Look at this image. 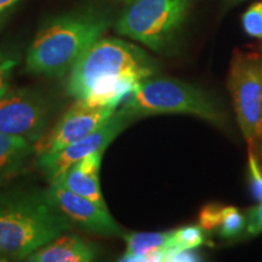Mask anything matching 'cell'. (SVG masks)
I'll return each instance as SVG.
<instances>
[{
  "mask_svg": "<svg viewBox=\"0 0 262 262\" xmlns=\"http://www.w3.org/2000/svg\"><path fill=\"white\" fill-rule=\"evenodd\" d=\"M156 72L157 62L142 49L120 39L101 38L72 67L67 94L91 106L117 108Z\"/></svg>",
  "mask_w": 262,
  "mask_h": 262,
  "instance_id": "1",
  "label": "cell"
},
{
  "mask_svg": "<svg viewBox=\"0 0 262 262\" xmlns=\"http://www.w3.org/2000/svg\"><path fill=\"white\" fill-rule=\"evenodd\" d=\"M112 24L108 12L84 9L49 21L28 49L26 71L31 74L61 78Z\"/></svg>",
  "mask_w": 262,
  "mask_h": 262,
  "instance_id": "2",
  "label": "cell"
},
{
  "mask_svg": "<svg viewBox=\"0 0 262 262\" xmlns=\"http://www.w3.org/2000/svg\"><path fill=\"white\" fill-rule=\"evenodd\" d=\"M72 227L45 192L0 194V256H26Z\"/></svg>",
  "mask_w": 262,
  "mask_h": 262,
  "instance_id": "3",
  "label": "cell"
},
{
  "mask_svg": "<svg viewBox=\"0 0 262 262\" xmlns=\"http://www.w3.org/2000/svg\"><path fill=\"white\" fill-rule=\"evenodd\" d=\"M120 110L134 119L158 114H189L219 127L227 126V117L214 98L194 85L170 78L140 81Z\"/></svg>",
  "mask_w": 262,
  "mask_h": 262,
  "instance_id": "4",
  "label": "cell"
},
{
  "mask_svg": "<svg viewBox=\"0 0 262 262\" xmlns=\"http://www.w3.org/2000/svg\"><path fill=\"white\" fill-rule=\"evenodd\" d=\"M116 31L160 52L170 45L188 17L192 0H127Z\"/></svg>",
  "mask_w": 262,
  "mask_h": 262,
  "instance_id": "5",
  "label": "cell"
},
{
  "mask_svg": "<svg viewBox=\"0 0 262 262\" xmlns=\"http://www.w3.org/2000/svg\"><path fill=\"white\" fill-rule=\"evenodd\" d=\"M227 88L249 150L262 158V55L235 50Z\"/></svg>",
  "mask_w": 262,
  "mask_h": 262,
  "instance_id": "6",
  "label": "cell"
},
{
  "mask_svg": "<svg viewBox=\"0 0 262 262\" xmlns=\"http://www.w3.org/2000/svg\"><path fill=\"white\" fill-rule=\"evenodd\" d=\"M48 103L29 89H9L0 96V133L31 142L42 139L48 123Z\"/></svg>",
  "mask_w": 262,
  "mask_h": 262,
  "instance_id": "7",
  "label": "cell"
},
{
  "mask_svg": "<svg viewBox=\"0 0 262 262\" xmlns=\"http://www.w3.org/2000/svg\"><path fill=\"white\" fill-rule=\"evenodd\" d=\"M133 120L135 119L127 116L124 111H116L107 122H104L102 125L97 127L88 136L66 146L64 148L54 153V155L39 156L37 163L38 166L51 181L52 179L63 172L66 169L70 168L78 160L85 158L91 153L104 152L107 146Z\"/></svg>",
  "mask_w": 262,
  "mask_h": 262,
  "instance_id": "8",
  "label": "cell"
},
{
  "mask_svg": "<svg viewBox=\"0 0 262 262\" xmlns=\"http://www.w3.org/2000/svg\"><path fill=\"white\" fill-rule=\"evenodd\" d=\"M116 107L91 106L84 101L75 100L58 120L44 141H38L34 149L39 156H50L66 146L83 139L107 122L116 112Z\"/></svg>",
  "mask_w": 262,
  "mask_h": 262,
  "instance_id": "9",
  "label": "cell"
},
{
  "mask_svg": "<svg viewBox=\"0 0 262 262\" xmlns=\"http://www.w3.org/2000/svg\"><path fill=\"white\" fill-rule=\"evenodd\" d=\"M45 194L70 224L81 231L106 237L124 234L123 228L112 217L108 209L90 199L52 182Z\"/></svg>",
  "mask_w": 262,
  "mask_h": 262,
  "instance_id": "10",
  "label": "cell"
},
{
  "mask_svg": "<svg viewBox=\"0 0 262 262\" xmlns=\"http://www.w3.org/2000/svg\"><path fill=\"white\" fill-rule=\"evenodd\" d=\"M102 155L103 152L91 153L66 169L50 182L57 183L62 187L90 199L102 208H107L98 178Z\"/></svg>",
  "mask_w": 262,
  "mask_h": 262,
  "instance_id": "11",
  "label": "cell"
},
{
  "mask_svg": "<svg viewBox=\"0 0 262 262\" xmlns=\"http://www.w3.org/2000/svg\"><path fill=\"white\" fill-rule=\"evenodd\" d=\"M97 248L74 234H61L34 250L25 261L29 262H90L96 260Z\"/></svg>",
  "mask_w": 262,
  "mask_h": 262,
  "instance_id": "12",
  "label": "cell"
},
{
  "mask_svg": "<svg viewBox=\"0 0 262 262\" xmlns=\"http://www.w3.org/2000/svg\"><path fill=\"white\" fill-rule=\"evenodd\" d=\"M33 142L21 136L0 133V185L18 175L34 150Z\"/></svg>",
  "mask_w": 262,
  "mask_h": 262,
  "instance_id": "13",
  "label": "cell"
},
{
  "mask_svg": "<svg viewBox=\"0 0 262 262\" xmlns=\"http://www.w3.org/2000/svg\"><path fill=\"white\" fill-rule=\"evenodd\" d=\"M126 253L120 261L145 262L149 253L172 248V231L169 232H134L123 234Z\"/></svg>",
  "mask_w": 262,
  "mask_h": 262,
  "instance_id": "14",
  "label": "cell"
},
{
  "mask_svg": "<svg viewBox=\"0 0 262 262\" xmlns=\"http://www.w3.org/2000/svg\"><path fill=\"white\" fill-rule=\"evenodd\" d=\"M205 243L204 229L201 226H185L172 231V248L180 250H194Z\"/></svg>",
  "mask_w": 262,
  "mask_h": 262,
  "instance_id": "15",
  "label": "cell"
},
{
  "mask_svg": "<svg viewBox=\"0 0 262 262\" xmlns=\"http://www.w3.org/2000/svg\"><path fill=\"white\" fill-rule=\"evenodd\" d=\"M247 227V216H244L235 206H224L222 221L219 232L222 238H234L242 234Z\"/></svg>",
  "mask_w": 262,
  "mask_h": 262,
  "instance_id": "16",
  "label": "cell"
},
{
  "mask_svg": "<svg viewBox=\"0 0 262 262\" xmlns=\"http://www.w3.org/2000/svg\"><path fill=\"white\" fill-rule=\"evenodd\" d=\"M19 54L15 50H0V96L10 89V80L16 66L19 63Z\"/></svg>",
  "mask_w": 262,
  "mask_h": 262,
  "instance_id": "17",
  "label": "cell"
},
{
  "mask_svg": "<svg viewBox=\"0 0 262 262\" xmlns=\"http://www.w3.org/2000/svg\"><path fill=\"white\" fill-rule=\"evenodd\" d=\"M242 25L249 37L262 39V0L255 3L244 12Z\"/></svg>",
  "mask_w": 262,
  "mask_h": 262,
  "instance_id": "18",
  "label": "cell"
},
{
  "mask_svg": "<svg viewBox=\"0 0 262 262\" xmlns=\"http://www.w3.org/2000/svg\"><path fill=\"white\" fill-rule=\"evenodd\" d=\"M222 212H224V205L217 204V203H210L203 206L199 212V226L204 231L219 229L222 221Z\"/></svg>",
  "mask_w": 262,
  "mask_h": 262,
  "instance_id": "19",
  "label": "cell"
},
{
  "mask_svg": "<svg viewBox=\"0 0 262 262\" xmlns=\"http://www.w3.org/2000/svg\"><path fill=\"white\" fill-rule=\"evenodd\" d=\"M249 183L251 194L257 202L262 201V166L258 164V158L254 152L249 150Z\"/></svg>",
  "mask_w": 262,
  "mask_h": 262,
  "instance_id": "20",
  "label": "cell"
},
{
  "mask_svg": "<svg viewBox=\"0 0 262 262\" xmlns=\"http://www.w3.org/2000/svg\"><path fill=\"white\" fill-rule=\"evenodd\" d=\"M262 233V201L247 212L245 237H255Z\"/></svg>",
  "mask_w": 262,
  "mask_h": 262,
  "instance_id": "21",
  "label": "cell"
},
{
  "mask_svg": "<svg viewBox=\"0 0 262 262\" xmlns=\"http://www.w3.org/2000/svg\"><path fill=\"white\" fill-rule=\"evenodd\" d=\"M199 256L192 250H180V249H169L166 253L165 261H175V262H191L198 261Z\"/></svg>",
  "mask_w": 262,
  "mask_h": 262,
  "instance_id": "22",
  "label": "cell"
},
{
  "mask_svg": "<svg viewBox=\"0 0 262 262\" xmlns=\"http://www.w3.org/2000/svg\"><path fill=\"white\" fill-rule=\"evenodd\" d=\"M18 2L19 0H0V15L4 14L6 10L11 8L12 5H15Z\"/></svg>",
  "mask_w": 262,
  "mask_h": 262,
  "instance_id": "23",
  "label": "cell"
},
{
  "mask_svg": "<svg viewBox=\"0 0 262 262\" xmlns=\"http://www.w3.org/2000/svg\"><path fill=\"white\" fill-rule=\"evenodd\" d=\"M3 15H4V14H3ZM3 15H0V25H2V22H3V19H2V16Z\"/></svg>",
  "mask_w": 262,
  "mask_h": 262,
  "instance_id": "24",
  "label": "cell"
},
{
  "mask_svg": "<svg viewBox=\"0 0 262 262\" xmlns=\"http://www.w3.org/2000/svg\"><path fill=\"white\" fill-rule=\"evenodd\" d=\"M232 2H242V0H232Z\"/></svg>",
  "mask_w": 262,
  "mask_h": 262,
  "instance_id": "25",
  "label": "cell"
},
{
  "mask_svg": "<svg viewBox=\"0 0 262 262\" xmlns=\"http://www.w3.org/2000/svg\"><path fill=\"white\" fill-rule=\"evenodd\" d=\"M125 2H127V0H125Z\"/></svg>",
  "mask_w": 262,
  "mask_h": 262,
  "instance_id": "26",
  "label": "cell"
}]
</instances>
